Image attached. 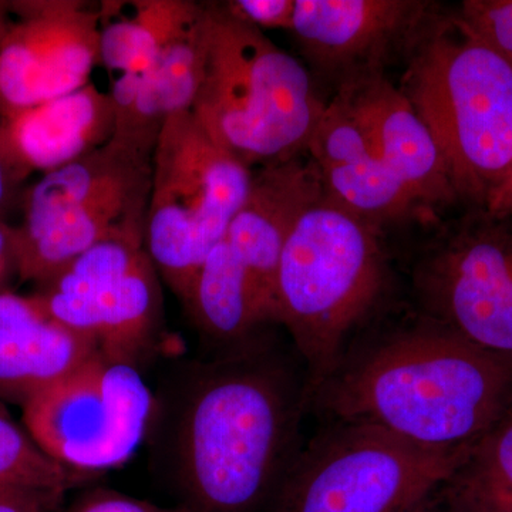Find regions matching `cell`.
I'll use <instances>...</instances> for the list:
<instances>
[{
  "label": "cell",
  "mask_w": 512,
  "mask_h": 512,
  "mask_svg": "<svg viewBox=\"0 0 512 512\" xmlns=\"http://www.w3.org/2000/svg\"><path fill=\"white\" fill-rule=\"evenodd\" d=\"M325 107L298 59L225 3H207L204 76L191 111L214 143L249 168L299 157Z\"/></svg>",
  "instance_id": "277c9868"
},
{
  "label": "cell",
  "mask_w": 512,
  "mask_h": 512,
  "mask_svg": "<svg viewBox=\"0 0 512 512\" xmlns=\"http://www.w3.org/2000/svg\"><path fill=\"white\" fill-rule=\"evenodd\" d=\"M0 292H3V291H0Z\"/></svg>",
  "instance_id": "1f68e13d"
},
{
  "label": "cell",
  "mask_w": 512,
  "mask_h": 512,
  "mask_svg": "<svg viewBox=\"0 0 512 512\" xmlns=\"http://www.w3.org/2000/svg\"><path fill=\"white\" fill-rule=\"evenodd\" d=\"M153 396L130 363L97 353L23 404L37 447L77 473L120 466L143 440Z\"/></svg>",
  "instance_id": "ba28073f"
},
{
  "label": "cell",
  "mask_w": 512,
  "mask_h": 512,
  "mask_svg": "<svg viewBox=\"0 0 512 512\" xmlns=\"http://www.w3.org/2000/svg\"><path fill=\"white\" fill-rule=\"evenodd\" d=\"M184 305L205 335L231 348L254 338L258 326L272 322L225 237L205 258Z\"/></svg>",
  "instance_id": "d6986e66"
},
{
  "label": "cell",
  "mask_w": 512,
  "mask_h": 512,
  "mask_svg": "<svg viewBox=\"0 0 512 512\" xmlns=\"http://www.w3.org/2000/svg\"><path fill=\"white\" fill-rule=\"evenodd\" d=\"M484 210L494 217L512 221V167L504 183L491 195Z\"/></svg>",
  "instance_id": "83f0119b"
},
{
  "label": "cell",
  "mask_w": 512,
  "mask_h": 512,
  "mask_svg": "<svg viewBox=\"0 0 512 512\" xmlns=\"http://www.w3.org/2000/svg\"><path fill=\"white\" fill-rule=\"evenodd\" d=\"M305 380L278 353L245 340L197 370L177 437L190 512H255L298 454Z\"/></svg>",
  "instance_id": "7a4b0ae2"
},
{
  "label": "cell",
  "mask_w": 512,
  "mask_h": 512,
  "mask_svg": "<svg viewBox=\"0 0 512 512\" xmlns=\"http://www.w3.org/2000/svg\"><path fill=\"white\" fill-rule=\"evenodd\" d=\"M326 200L382 229L429 214L380 160L342 97L335 94L306 148Z\"/></svg>",
  "instance_id": "4fadbf2b"
},
{
  "label": "cell",
  "mask_w": 512,
  "mask_h": 512,
  "mask_svg": "<svg viewBox=\"0 0 512 512\" xmlns=\"http://www.w3.org/2000/svg\"><path fill=\"white\" fill-rule=\"evenodd\" d=\"M413 512H458V511L453 510V508L448 507V505H447V508L437 507V505H433V503H431V498H430L429 501H426V503H424L423 505H420V507L417 508V510H414Z\"/></svg>",
  "instance_id": "4dcf8cb0"
},
{
  "label": "cell",
  "mask_w": 512,
  "mask_h": 512,
  "mask_svg": "<svg viewBox=\"0 0 512 512\" xmlns=\"http://www.w3.org/2000/svg\"><path fill=\"white\" fill-rule=\"evenodd\" d=\"M10 2H0V45H2L5 37L8 36L9 30L12 29L13 20L10 19Z\"/></svg>",
  "instance_id": "f546056e"
},
{
  "label": "cell",
  "mask_w": 512,
  "mask_h": 512,
  "mask_svg": "<svg viewBox=\"0 0 512 512\" xmlns=\"http://www.w3.org/2000/svg\"><path fill=\"white\" fill-rule=\"evenodd\" d=\"M315 164L302 156L262 165L225 239L275 322L276 276L289 234L303 212L323 200Z\"/></svg>",
  "instance_id": "9a60e30c"
},
{
  "label": "cell",
  "mask_w": 512,
  "mask_h": 512,
  "mask_svg": "<svg viewBox=\"0 0 512 512\" xmlns=\"http://www.w3.org/2000/svg\"><path fill=\"white\" fill-rule=\"evenodd\" d=\"M436 6L424 0H295L292 28L303 56L336 84L384 73L406 53Z\"/></svg>",
  "instance_id": "7c38bea8"
},
{
  "label": "cell",
  "mask_w": 512,
  "mask_h": 512,
  "mask_svg": "<svg viewBox=\"0 0 512 512\" xmlns=\"http://www.w3.org/2000/svg\"><path fill=\"white\" fill-rule=\"evenodd\" d=\"M471 450L421 446L372 424L336 421L298 451L268 512H413Z\"/></svg>",
  "instance_id": "8992f818"
},
{
  "label": "cell",
  "mask_w": 512,
  "mask_h": 512,
  "mask_svg": "<svg viewBox=\"0 0 512 512\" xmlns=\"http://www.w3.org/2000/svg\"><path fill=\"white\" fill-rule=\"evenodd\" d=\"M380 229L323 197L286 239L275 291V322L291 333L305 363L308 403L338 369L353 329L387 282Z\"/></svg>",
  "instance_id": "5b68a950"
},
{
  "label": "cell",
  "mask_w": 512,
  "mask_h": 512,
  "mask_svg": "<svg viewBox=\"0 0 512 512\" xmlns=\"http://www.w3.org/2000/svg\"><path fill=\"white\" fill-rule=\"evenodd\" d=\"M309 406L421 446L471 450L512 416V356L424 318L346 353Z\"/></svg>",
  "instance_id": "6da1fadb"
},
{
  "label": "cell",
  "mask_w": 512,
  "mask_h": 512,
  "mask_svg": "<svg viewBox=\"0 0 512 512\" xmlns=\"http://www.w3.org/2000/svg\"><path fill=\"white\" fill-rule=\"evenodd\" d=\"M454 19L512 69V0H467Z\"/></svg>",
  "instance_id": "603a6c76"
},
{
  "label": "cell",
  "mask_w": 512,
  "mask_h": 512,
  "mask_svg": "<svg viewBox=\"0 0 512 512\" xmlns=\"http://www.w3.org/2000/svg\"><path fill=\"white\" fill-rule=\"evenodd\" d=\"M16 20L0 45V114L26 109L89 83L100 63V13L82 2H10Z\"/></svg>",
  "instance_id": "8fae6325"
},
{
  "label": "cell",
  "mask_w": 512,
  "mask_h": 512,
  "mask_svg": "<svg viewBox=\"0 0 512 512\" xmlns=\"http://www.w3.org/2000/svg\"><path fill=\"white\" fill-rule=\"evenodd\" d=\"M67 512H190L187 508L180 505L177 508H161L157 505L146 503V501L136 500V498L127 497L113 493V491H94L84 495L79 501H76Z\"/></svg>",
  "instance_id": "d4e9b609"
},
{
  "label": "cell",
  "mask_w": 512,
  "mask_h": 512,
  "mask_svg": "<svg viewBox=\"0 0 512 512\" xmlns=\"http://www.w3.org/2000/svg\"><path fill=\"white\" fill-rule=\"evenodd\" d=\"M100 353L33 296L0 292V393L25 404Z\"/></svg>",
  "instance_id": "ac0fdd59"
},
{
  "label": "cell",
  "mask_w": 512,
  "mask_h": 512,
  "mask_svg": "<svg viewBox=\"0 0 512 512\" xmlns=\"http://www.w3.org/2000/svg\"><path fill=\"white\" fill-rule=\"evenodd\" d=\"M116 128L109 94L87 83L57 99L0 114V157L16 183L52 173L109 143Z\"/></svg>",
  "instance_id": "2e32d148"
},
{
  "label": "cell",
  "mask_w": 512,
  "mask_h": 512,
  "mask_svg": "<svg viewBox=\"0 0 512 512\" xmlns=\"http://www.w3.org/2000/svg\"><path fill=\"white\" fill-rule=\"evenodd\" d=\"M18 274V254H16V228L0 218V291L10 276Z\"/></svg>",
  "instance_id": "4316f807"
},
{
  "label": "cell",
  "mask_w": 512,
  "mask_h": 512,
  "mask_svg": "<svg viewBox=\"0 0 512 512\" xmlns=\"http://www.w3.org/2000/svg\"><path fill=\"white\" fill-rule=\"evenodd\" d=\"M443 488L458 512H512V416L478 441Z\"/></svg>",
  "instance_id": "44dd1931"
},
{
  "label": "cell",
  "mask_w": 512,
  "mask_h": 512,
  "mask_svg": "<svg viewBox=\"0 0 512 512\" xmlns=\"http://www.w3.org/2000/svg\"><path fill=\"white\" fill-rule=\"evenodd\" d=\"M225 6L235 18L261 30L292 28L295 0H232Z\"/></svg>",
  "instance_id": "cb8c5ba5"
},
{
  "label": "cell",
  "mask_w": 512,
  "mask_h": 512,
  "mask_svg": "<svg viewBox=\"0 0 512 512\" xmlns=\"http://www.w3.org/2000/svg\"><path fill=\"white\" fill-rule=\"evenodd\" d=\"M406 56L400 90L436 140L458 200L484 210L512 167L511 67L439 13Z\"/></svg>",
  "instance_id": "3957f363"
},
{
  "label": "cell",
  "mask_w": 512,
  "mask_h": 512,
  "mask_svg": "<svg viewBox=\"0 0 512 512\" xmlns=\"http://www.w3.org/2000/svg\"><path fill=\"white\" fill-rule=\"evenodd\" d=\"M83 477L43 453L35 441L0 414V488L66 493Z\"/></svg>",
  "instance_id": "7402d4cb"
},
{
  "label": "cell",
  "mask_w": 512,
  "mask_h": 512,
  "mask_svg": "<svg viewBox=\"0 0 512 512\" xmlns=\"http://www.w3.org/2000/svg\"><path fill=\"white\" fill-rule=\"evenodd\" d=\"M207 49V3L164 40L143 73L120 74L109 93L113 103L114 137L156 148L165 121L191 110L204 76Z\"/></svg>",
  "instance_id": "e0dca14e"
},
{
  "label": "cell",
  "mask_w": 512,
  "mask_h": 512,
  "mask_svg": "<svg viewBox=\"0 0 512 512\" xmlns=\"http://www.w3.org/2000/svg\"><path fill=\"white\" fill-rule=\"evenodd\" d=\"M156 271L144 241L110 239L73 259L33 298L52 318L94 340L104 356L134 365L156 326Z\"/></svg>",
  "instance_id": "30bf717a"
},
{
  "label": "cell",
  "mask_w": 512,
  "mask_h": 512,
  "mask_svg": "<svg viewBox=\"0 0 512 512\" xmlns=\"http://www.w3.org/2000/svg\"><path fill=\"white\" fill-rule=\"evenodd\" d=\"M251 183V168L214 143L191 110L165 121L153 153L144 248L181 301Z\"/></svg>",
  "instance_id": "52a82bcc"
},
{
  "label": "cell",
  "mask_w": 512,
  "mask_h": 512,
  "mask_svg": "<svg viewBox=\"0 0 512 512\" xmlns=\"http://www.w3.org/2000/svg\"><path fill=\"white\" fill-rule=\"evenodd\" d=\"M18 185L15 180H13L12 174L6 167L5 161L0 157V218L3 220V214L8 210L10 201H12L13 191H15V187Z\"/></svg>",
  "instance_id": "f1b7e54d"
},
{
  "label": "cell",
  "mask_w": 512,
  "mask_h": 512,
  "mask_svg": "<svg viewBox=\"0 0 512 512\" xmlns=\"http://www.w3.org/2000/svg\"><path fill=\"white\" fill-rule=\"evenodd\" d=\"M64 493L0 488V512H56Z\"/></svg>",
  "instance_id": "484cf974"
},
{
  "label": "cell",
  "mask_w": 512,
  "mask_h": 512,
  "mask_svg": "<svg viewBox=\"0 0 512 512\" xmlns=\"http://www.w3.org/2000/svg\"><path fill=\"white\" fill-rule=\"evenodd\" d=\"M342 97L380 160L429 214L458 200L436 140L384 73L343 84Z\"/></svg>",
  "instance_id": "5bb4252c"
},
{
  "label": "cell",
  "mask_w": 512,
  "mask_h": 512,
  "mask_svg": "<svg viewBox=\"0 0 512 512\" xmlns=\"http://www.w3.org/2000/svg\"><path fill=\"white\" fill-rule=\"evenodd\" d=\"M130 18H117L104 3L100 13V63L109 72L143 73L171 33L190 18L198 3L184 0H144L133 3Z\"/></svg>",
  "instance_id": "ffe728a7"
},
{
  "label": "cell",
  "mask_w": 512,
  "mask_h": 512,
  "mask_svg": "<svg viewBox=\"0 0 512 512\" xmlns=\"http://www.w3.org/2000/svg\"><path fill=\"white\" fill-rule=\"evenodd\" d=\"M426 318L512 356V221L480 210L441 235L414 269Z\"/></svg>",
  "instance_id": "9c48e42d"
}]
</instances>
